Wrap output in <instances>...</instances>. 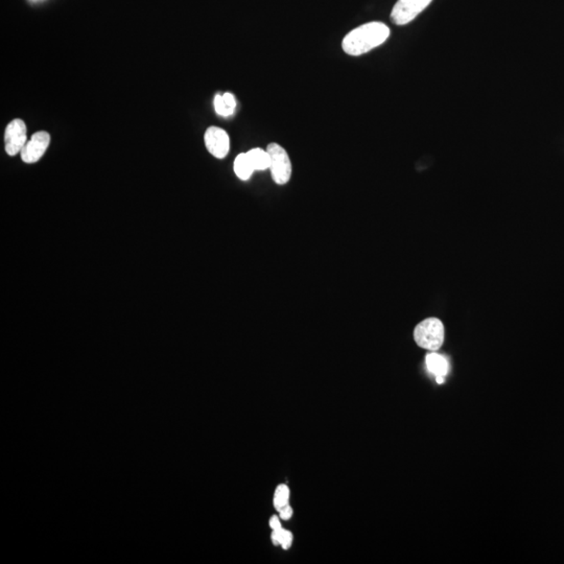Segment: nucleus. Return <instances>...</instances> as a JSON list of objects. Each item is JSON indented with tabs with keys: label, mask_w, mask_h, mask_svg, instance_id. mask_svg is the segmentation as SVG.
I'll return each mask as SVG.
<instances>
[{
	"label": "nucleus",
	"mask_w": 564,
	"mask_h": 564,
	"mask_svg": "<svg viewBox=\"0 0 564 564\" xmlns=\"http://www.w3.org/2000/svg\"><path fill=\"white\" fill-rule=\"evenodd\" d=\"M390 36V28L383 22H369L348 33L342 42V48L347 55H364L385 43Z\"/></svg>",
	"instance_id": "1"
},
{
	"label": "nucleus",
	"mask_w": 564,
	"mask_h": 564,
	"mask_svg": "<svg viewBox=\"0 0 564 564\" xmlns=\"http://www.w3.org/2000/svg\"><path fill=\"white\" fill-rule=\"evenodd\" d=\"M414 339L424 349L436 352L444 342V326L437 318H428L415 327Z\"/></svg>",
	"instance_id": "2"
},
{
	"label": "nucleus",
	"mask_w": 564,
	"mask_h": 564,
	"mask_svg": "<svg viewBox=\"0 0 564 564\" xmlns=\"http://www.w3.org/2000/svg\"><path fill=\"white\" fill-rule=\"evenodd\" d=\"M270 157V170L273 180L278 185L288 183L292 177V162L286 151L278 143H270L266 146Z\"/></svg>",
	"instance_id": "3"
},
{
	"label": "nucleus",
	"mask_w": 564,
	"mask_h": 564,
	"mask_svg": "<svg viewBox=\"0 0 564 564\" xmlns=\"http://www.w3.org/2000/svg\"><path fill=\"white\" fill-rule=\"evenodd\" d=\"M433 0H398L391 13V19L396 26H406L425 10Z\"/></svg>",
	"instance_id": "4"
},
{
	"label": "nucleus",
	"mask_w": 564,
	"mask_h": 564,
	"mask_svg": "<svg viewBox=\"0 0 564 564\" xmlns=\"http://www.w3.org/2000/svg\"><path fill=\"white\" fill-rule=\"evenodd\" d=\"M28 142L26 126L21 119H13L4 132V146L9 156H16Z\"/></svg>",
	"instance_id": "5"
},
{
	"label": "nucleus",
	"mask_w": 564,
	"mask_h": 564,
	"mask_svg": "<svg viewBox=\"0 0 564 564\" xmlns=\"http://www.w3.org/2000/svg\"><path fill=\"white\" fill-rule=\"evenodd\" d=\"M206 148L213 157L223 159L230 150V139L228 133L217 126H210L204 135Z\"/></svg>",
	"instance_id": "6"
},
{
	"label": "nucleus",
	"mask_w": 564,
	"mask_h": 564,
	"mask_svg": "<svg viewBox=\"0 0 564 564\" xmlns=\"http://www.w3.org/2000/svg\"><path fill=\"white\" fill-rule=\"evenodd\" d=\"M50 143V135L46 131L35 133L20 153L22 161L28 164L39 161L48 150Z\"/></svg>",
	"instance_id": "7"
},
{
	"label": "nucleus",
	"mask_w": 564,
	"mask_h": 564,
	"mask_svg": "<svg viewBox=\"0 0 564 564\" xmlns=\"http://www.w3.org/2000/svg\"><path fill=\"white\" fill-rule=\"evenodd\" d=\"M213 104H215V112L224 117L232 115L237 108L234 95L229 92L215 95Z\"/></svg>",
	"instance_id": "8"
},
{
	"label": "nucleus",
	"mask_w": 564,
	"mask_h": 564,
	"mask_svg": "<svg viewBox=\"0 0 564 564\" xmlns=\"http://www.w3.org/2000/svg\"><path fill=\"white\" fill-rule=\"evenodd\" d=\"M426 367L435 376H446L448 372V362L445 357L438 353H430L426 355Z\"/></svg>",
	"instance_id": "9"
},
{
	"label": "nucleus",
	"mask_w": 564,
	"mask_h": 564,
	"mask_svg": "<svg viewBox=\"0 0 564 564\" xmlns=\"http://www.w3.org/2000/svg\"><path fill=\"white\" fill-rule=\"evenodd\" d=\"M233 168H234L235 175H237V178H239V179L243 180V181H247V180L250 179L253 172L255 170L252 164H251L247 153L239 154V156L235 158L234 166H233Z\"/></svg>",
	"instance_id": "10"
},
{
	"label": "nucleus",
	"mask_w": 564,
	"mask_h": 564,
	"mask_svg": "<svg viewBox=\"0 0 564 564\" xmlns=\"http://www.w3.org/2000/svg\"><path fill=\"white\" fill-rule=\"evenodd\" d=\"M247 155L255 170H265L270 168V157L266 150L252 148L249 151Z\"/></svg>",
	"instance_id": "11"
},
{
	"label": "nucleus",
	"mask_w": 564,
	"mask_h": 564,
	"mask_svg": "<svg viewBox=\"0 0 564 564\" xmlns=\"http://www.w3.org/2000/svg\"><path fill=\"white\" fill-rule=\"evenodd\" d=\"M271 541L273 545L281 546L283 550H288L292 547L293 541H294V536L291 531L283 529L273 530L271 534Z\"/></svg>",
	"instance_id": "12"
},
{
	"label": "nucleus",
	"mask_w": 564,
	"mask_h": 564,
	"mask_svg": "<svg viewBox=\"0 0 564 564\" xmlns=\"http://www.w3.org/2000/svg\"><path fill=\"white\" fill-rule=\"evenodd\" d=\"M291 492L290 488L286 484H281L275 489L274 497H273V505L276 511H281L282 508L290 505Z\"/></svg>",
	"instance_id": "13"
},
{
	"label": "nucleus",
	"mask_w": 564,
	"mask_h": 564,
	"mask_svg": "<svg viewBox=\"0 0 564 564\" xmlns=\"http://www.w3.org/2000/svg\"><path fill=\"white\" fill-rule=\"evenodd\" d=\"M279 517L283 521H288V519H292L293 516V508L291 507V505L286 506V507L282 508L281 511H278Z\"/></svg>",
	"instance_id": "14"
},
{
	"label": "nucleus",
	"mask_w": 564,
	"mask_h": 564,
	"mask_svg": "<svg viewBox=\"0 0 564 564\" xmlns=\"http://www.w3.org/2000/svg\"><path fill=\"white\" fill-rule=\"evenodd\" d=\"M269 526H270L271 530L272 531L281 529L282 527L281 517L277 516V515H273L270 519V521H269Z\"/></svg>",
	"instance_id": "15"
},
{
	"label": "nucleus",
	"mask_w": 564,
	"mask_h": 564,
	"mask_svg": "<svg viewBox=\"0 0 564 564\" xmlns=\"http://www.w3.org/2000/svg\"><path fill=\"white\" fill-rule=\"evenodd\" d=\"M437 383L438 384H443L444 383V376H437L436 377Z\"/></svg>",
	"instance_id": "16"
}]
</instances>
